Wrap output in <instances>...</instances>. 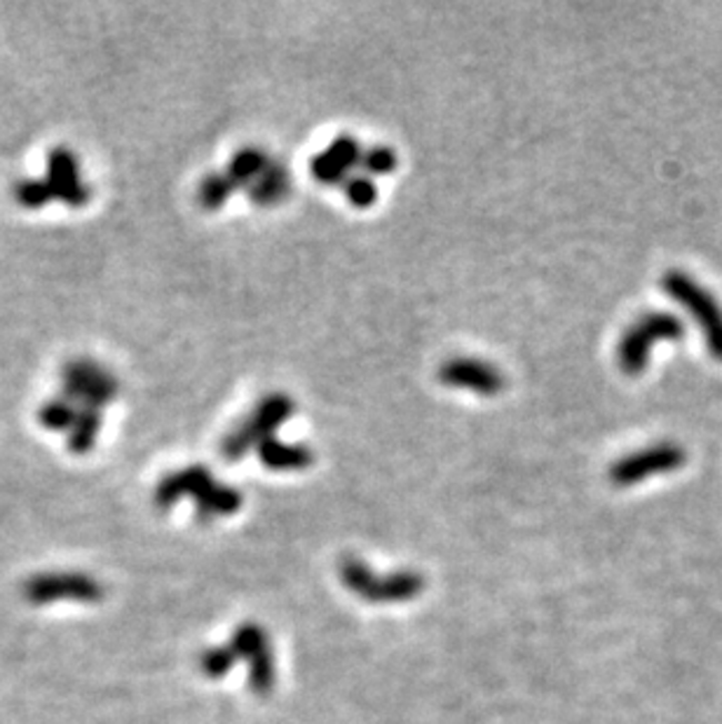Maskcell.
Returning <instances> with one entry per match:
<instances>
[{
    "label": "cell",
    "instance_id": "obj_1",
    "mask_svg": "<svg viewBox=\"0 0 722 724\" xmlns=\"http://www.w3.org/2000/svg\"><path fill=\"white\" fill-rule=\"evenodd\" d=\"M183 497L198 500V519L211 521L219 516H230L240 511L242 493L238 487L217 483L207 466L193 464L183 466L179 472L167 474L153 493V502L160 511L172 509Z\"/></svg>",
    "mask_w": 722,
    "mask_h": 724
},
{
    "label": "cell",
    "instance_id": "obj_2",
    "mask_svg": "<svg viewBox=\"0 0 722 724\" xmlns=\"http://www.w3.org/2000/svg\"><path fill=\"white\" fill-rule=\"evenodd\" d=\"M685 335V322L673 312H648L622 333L618 364L626 375H641L656 343H675Z\"/></svg>",
    "mask_w": 722,
    "mask_h": 724
},
{
    "label": "cell",
    "instance_id": "obj_3",
    "mask_svg": "<svg viewBox=\"0 0 722 724\" xmlns=\"http://www.w3.org/2000/svg\"><path fill=\"white\" fill-rule=\"evenodd\" d=\"M662 289L671 301L688 310L702 329L711 356L722 364V305L718 298L683 270H669L662 276Z\"/></svg>",
    "mask_w": 722,
    "mask_h": 724
},
{
    "label": "cell",
    "instance_id": "obj_4",
    "mask_svg": "<svg viewBox=\"0 0 722 724\" xmlns=\"http://www.w3.org/2000/svg\"><path fill=\"white\" fill-rule=\"evenodd\" d=\"M295 406L289 394L272 392L265 394L253 411L238 424L235 430L228 432L221 443V455L228 462L242 460L249 451L259 449L265 439H272L287 420H291Z\"/></svg>",
    "mask_w": 722,
    "mask_h": 724
},
{
    "label": "cell",
    "instance_id": "obj_5",
    "mask_svg": "<svg viewBox=\"0 0 722 724\" xmlns=\"http://www.w3.org/2000/svg\"><path fill=\"white\" fill-rule=\"evenodd\" d=\"M341 580L350 591H354L369 603H403L424 589V582L415 572H397L388 577L375 574L357 559H345L341 563Z\"/></svg>",
    "mask_w": 722,
    "mask_h": 724
},
{
    "label": "cell",
    "instance_id": "obj_6",
    "mask_svg": "<svg viewBox=\"0 0 722 724\" xmlns=\"http://www.w3.org/2000/svg\"><path fill=\"white\" fill-rule=\"evenodd\" d=\"M21 595L31 605H52L61 601L92 605L103 599V586L84 572H40L24 582Z\"/></svg>",
    "mask_w": 722,
    "mask_h": 724
},
{
    "label": "cell",
    "instance_id": "obj_7",
    "mask_svg": "<svg viewBox=\"0 0 722 724\" xmlns=\"http://www.w3.org/2000/svg\"><path fill=\"white\" fill-rule=\"evenodd\" d=\"M61 396L76 403L78 409L101 411L106 403H111L120 392V382L116 380V375L90 359L69 361L61 371Z\"/></svg>",
    "mask_w": 722,
    "mask_h": 724
},
{
    "label": "cell",
    "instance_id": "obj_8",
    "mask_svg": "<svg viewBox=\"0 0 722 724\" xmlns=\"http://www.w3.org/2000/svg\"><path fill=\"white\" fill-rule=\"evenodd\" d=\"M685 462H688V451L683 445H678L673 441H662L614 462L610 470V481L614 485L626 487L648 481L652 476L678 472Z\"/></svg>",
    "mask_w": 722,
    "mask_h": 724
},
{
    "label": "cell",
    "instance_id": "obj_9",
    "mask_svg": "<svg viewBox=\"0 0 722 724\" xmlns=\"http://www.w3.org/2000/svg\"><path fill=\"white\" fill-rule=\"evenodd\" d=\"M439 382L445 388L472 390L481 396H498L504 390V375L498 366L481 359L455 356L439 369Z\"/></svg>",
    "mask_w": 722,
    "mask_h": 724
},
{
    "label": "cell",
    "instance_id": "obj_10",
    "mask_svg": "<svg viewBox=\"0 0 722 724\" xmlns=\"http://www.w3.org/2000/svg\"><path fill=\"white\" fill-rule=\"evenodd\" d=\"M54 200H61L73 209H80L90 202L92 190L80 174V162L71 148L57 145L48 155V177H46Z\"/></svg>",
    "mask_w": 722,
    "mask_h": 724
},
{
    "label": "cell",
    "instance_id": "obj_11",
    "mask_svg": "<svg viewBox=\"0 0 722 724\" xmlns=\"http://www.w3.org/2000/svg\"><path fill=\"white\" fill-rule=\"evenodd\" d=\"M232 652H235L238 662L244 658L251 668V690L265 696V692H270L272 687V680H274V671H272V654H270V645H268V637L259 626H242L235 637L230 641Z\"/></svg>",
    "mask_w": 722,
    "mask_h": 724
},
{
    "label": "cell",
    "instance_id": "obj_12",
    "mask_svg": "<svg viewBox=\"0 0 722 724\" xmlns=\"http://www.w3.org/2000/svg\"><path fill=\"white\" fill-rule=\"evenodd\" d=\"M361 151H364V148L357 143V139L338 137L327 151H322L312 160L314 179L327 185H343V181L350 177V169L359 167Z\"/></svg>",
    "mask_w": 722,
    "mask_h": 724
},
{
    "label": "cell",
    "instance_id": "obj_13",
    "mask_svg": "<svg viewBox=\"0 0 722 724\" xmlns=\"http://www.w3.org/2000/svg\"><path fill=\"white\" fill-rule=\"evenodd\" d=\"M259 460L272 472H299L314 462L312 451L301 443H284L280 439H265L259 449Z\"/></svg>",
    "mask_w": 722,
    "mask_h": 724
},
{
    "label": "cell",
    "instance_id": "obj_14",
    "mask_svg": "<svg viewBox=\"0 0 722 724\" xmlns=\"http://www.w3.org/2000/svg\"><path fill=\"white\" fill-rule=\"evenodd\" d=\"M289 190H291L289 169L280 160L270 158L268 167L263 169V174L247 188V193L253 202L261 207H274L289 195Z\"/></svg>",
    "mask_w": 722,
    "mask_h": 724
},
{
    "label": "cell",
    "instance_id": "obj_15",
    "mask_svg": "<svg viewBox=\"0 0 722 724\" xmlns=\"http://www.w3.org/2000/svg\"><path fill=\"white\" fill-rule=\"evenodd\" d=\"M270 158L261 151V148L257 145H244L240 148V151L232 155L228 169H225V174L230 177V181L235 183L238 188L240 185H251L253 181H257L261 174H263V169L268 167Z\"/></svg>",
    "mask_w": 722,
    "mask_h": 724
},
{
    "label": "cell",
    "instance_id": "obj_16",
    "mask_svg": "<svg viewBox=\"0 0 722 724\" xmlns=\"http://www.w3.org/2000/svg\"><path fill=\"white\" fill-rule=\"evenodd\" d=\"M101 411L97 409H78V418L73 422V428L69 432V449L76 455H88L101 432Z\"/></svg>",
    "mask_w": 722,
    "mask_h": 724
},
{
    "label": "cell",
    "instance_id": "obj_17",
    "mask_svg": "<svg viewBox=\"0 0 722 724\" xmlns=\"http://www.w3.org/2000/svg\"><path fill=\"white\" fill-rule=\"evenodd\" d=\"M78 418V406L69 399H50L38 409V422L50 432H71Z\"/></svg>",
    "mask_w": 722,
    "mask_h": 724
},
{
    "label": "cell",
    "instance_id": "obj_18",
    "mask_svg": "<svg viewBox=\"0 0 722 724\" xmlns=\"http://www.w3.org/2000/svg\"><path fill=\"white\" fill-rule=\"evenodd\" d=\"M238 185L230 181V177L225 172H219V174H209L202 183H200V204L207 209V211H219L228 198L235 193Z\"/></svg>",
    "mask_w": 722,
    "mask_h": 724
},
{
    "label": "cell",
    "instance_id": "obj_19",
    "mask_svg": "<svg viewBox=\"0 0 722 724\" xmlns=\"http://www.w3.org/2000/svg\"><path fill=\"white\" fill-rule=\"evenodd\" d=\"M12 195L17 204L24 209H42L54 200V193L46 179H21L14 183Z\"/></svg>",
    "mask_w": 722,
    "mask_h": 724
},
{
    "label": "cell",
    "instance_id": "obj_20",
    "mask_svg": "<svg viewBox=\"0 0 722 724\" xmlns=\"http://www.w3.org/2000/svg\"><path fill=\"white\" fill-rule=\"evenodd\" d=\"M359 167L364 169V172H361V174H367V177H385V174H392L394 169H397V153L392 151L390 145L367 148V151H361Z\"/></svg>",
    "mask_w": 722,
    "mask_h": 724
},
{
    "label": "cell",
    "instance_id": "obj_21",
    "mask_svg": "<svg viewBox=\"0 0 722 724\" xmlns=\"http://www.w3.org/2000/svg\"><path fill=\"white\" fill-rule=\"evenodd\" d=\"M343 193L357 209H367L378 200V188H375L373 179L367 174L348 177L343 181Z\"/></svg>",
    "mask_w": 722,
    "mask_h": 724
},
{
    "label": "cell",
    "instance_id": "obj_22",
    "mask_svg": "<svg viewBox=\"0 0 722 724\" xmlns=\"http://www.w3.org/2000/svg\"><path fill=\"white\" fill-rule=\"evenodd\" d=\"M238 664V656L235 652H232L230 643L223 645V647H217V650H209L202 654V671L209 675V677H221L223 673H228L232 666Z\"/></svg>",
    "mask_w": 722,
    "mask_h": 724
}]
</instances>
